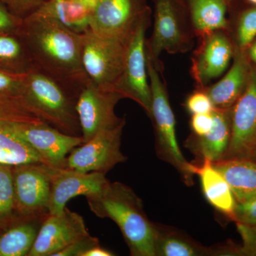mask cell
I'll list each match as a JSON object with an SVG mask.
<instances>
[{
    "label": "cell",
    "instance_id": "cell-32",
    "mask_svg": "<svg viewBox=\"0 0 256 256\" xmlns=\"http://www.w3.org/2000/svg\"><path fill=\"white\" fill-rule=\"evenodd\" d=\"M232 220L236 224L256 226V196L242 203H237Z\"/></svg>",
    "mask_w": 256,
    "mask_h": 256
},
{
    "label": "cell",
    "instance_id": "cell-17",
    "mask_svg": "<svg viewBox=\"0 0 256 256\" xmlns=\"http://www.w3.org/2000/svg\"><path fill=\"white\" fill-rule=\"evenodd\" d=\"M233 64L220 82L203 88L216 109H230L246 90L252 64L246 50L234 48Z\"/></svg>",
    "mask_w": 256,
    "mask_h": 256
},
{
    "label": "cell",
    "instance_id": "cell-28",
    "mask_svg": "<svg viewBox=\"0 0 256 256\" xmlns=\"http://www.w3.org/2000/svg\"><path fill=\"white\" fill-rule=\"evenodd\" d=\"M12 166L0 164V218L9 214L15 208Z\"/></svg>",
    "mask_w": 256,
    "mask_h": 256
},
{
    "label": "cell",
    "instance_id": "cell-36",
    "mask_svg": "<svg viewBox=\"0 0 256 256\" xmlns=\"http://www.w3.org/2000/svg\"><path fill=\"white\" fill-rule=\"evenodd\" d=\"M214 118L210 114H192L190 126L192 134L202 136L210 132L213 127Z\"/></svg>",
    "mask_w": 256,
    "mask_h": 256
},
{
    "label": "cell",
    "instance_id": "cell-12",
    "mask_svg": "<svg viewBox=\"0 0 256 256\" xmlns=\"http://www.w3.org/2000/svg\"><path fill=\"white\" fill-rule=\"evenodd\" d=\"M14 166L15 208L24 216L48 214L50 165L35 162Z\"/></svg>",
    "mask_w": 256,
    "mask_h": 256
},
{
    "label": "cell",
    "instance_id": "cell-4",
    "mask_svg": "<svg viewBox=\"0 0 256 256\" xmlns=\"http://www.w3.org/2000/svg\"><path fill=\"white\" fill-rule=\"evenodd\" d=\"M154 8L152 33L146 40V56L163 76V52L170 54H185L194 46L192 30L184 0H152Z\"/></svg>",
    "mask_w": 256,
    "mask_h": 256
},
{
    "label": "cell",
    "instance_id": "cell-19",
    "mask_svg": "<svg viewBox=\"0 0 256 256\" xmlns=\"http://www.w3.org/2000/svg\"><path fill=\"white\" fill-rule=\"evenodd\" d=\"M97 0H44L36 12L50 16L76 33L89 30Z\"/></svg>",
    "mask_w": 256,
    "mask_h": 256
},
{
    "label": "cell",
    "instance_id": "cell-8",
    "mask_svg": "<svg viewBox=\"0 0 256 256\" xmlns=\"http://www.w3.org/2000/svg\"><path fill=\"white\" fill-rule=\"evenodd\" d=\"M126 120L117 127L102 130L87 142L74 148L67 156L66 168L82 172L106 174L127 156L121 151L122 130Z\"/></svg>",
    "mask_w": 256,
    "mask_h": 256
},
{
    "label": "cell",
    "instance_id": "cell-11",
    "mask_svg": "<svg viewBox=\"0 0 256 256\" xmlns=\"http://www.w3.org/2000/svg\"><path fill=\"white\" fill-rule=\"evenodd\" d=\"M15 132L24 140L44 161L54 168H66L67 156L84 143L82 136L60 132L43 122H12Z\"/></svg>",
    "mask_w": 256,
    "mask_h": 256
},
{
    "label": "cell",
    "instance_id": "cell-30",
    "mask_svg": "<svg viewBox=\"0 0 256 256\" xmlns=\"http://www.w3.org/2000/svg\"><path fill=\"white\" fill-rule=\"evenodd\" d=\"M184 106L192 114H210L214 109L210 98L204 89H195L186 98Z\"/></svg>",
    "mask_w": 256,
    "mask_h": 256
},
{
    "label": "cell",
    "instance_id": "cell-21",
    "mask_svg": "<svg viewBox=\"0 0 256 256\" xmlns=\"http://www.w3.org/2000/svg\"><path fill=\"white\" fill-rule=\"evenodd\" d=\"M195 165V175L200 178L206 201L229 220H233L237 202L225 178L210 161Z\"/></svg>",
    "mask_w": 256,
    "mask_h": 256
},
{
    "label": "cell",
    "instance_id": "cell-5",
    "mask_svg": "<svg viewBox=\"0 0 256 256\" xmlns=\"http://www.w3.org/2000/svg\"><path fill=\"white\" fill-rule=\"evenodd\" d=\"M146 60L152 92V112L150 118L154 126L156 154L160 159L169 163L176 169L184 182L188 186H192L196 165L185 159L178 146L176 120L170 106L166 86L162 80L163 76L146 56Z\"/></svg>",
    "mask_w": 256,
    "mask_h": 256
},
{
    "label": "cell",
    "instance_id": "cell-22",
    "mask_svg": "<svg viewBox=\"0 0 256 256\" xmlns=\"http://www.w3.org/2000/svg\"><path fill=\"white\" fill-rule=\"evenodd\" d=\"M156 256H218L217 248L202 246L182 230L154 223Z\"/></svg>",
    "mask_w": 256,
    "mask_h": 256
},
{
    "label": "cell",
    "instance_id": "cell-26",
    "mask_svg": "<svg viewBox=\"0 0 256 256\" xmlns=\"http://www.w3.org/2000/svg\"><path fill=\"white\" fill-rule=\"evenodd\" d=\"M47 214L33 216L4 232L0 236V256H28Z\"/></svg>",
    "mask_w": 256,
    "mask_h": 256
},
{
    "label": "cell",
    "instance_id": "cell-23",
    "mask_svg": "<svg viewBox=\"0 0 256 256\" xmlns=\"http://www.w3.org/2000/svg\"><path fill=\"white\" fill-rule=\"evenodd\" d=\"M227 21L234 48L247 50L256 38V5L246 0H229Z\"/></svg>",
    "mask_w": 256,
    "mask_h": 256
},
{
    "label": "cell",
    "instance_id": "cell-14",
    "mask_svg": "<svg viewBox=\"0 0 256 256\" xmlns=\"http://www.w3.org/2000/svg\"><path fill=\"white\" fill-rule=\"evenodd\" d=\"M50 214L62 213L67 202L74 197L100 193L110 182L104 173L82 172L68 168L50 166Z\"/></svg>",
    "mask_w": 256,
    "mask_h": 256
},
{
    "label": "cell",
    "instance_id": "cell-3",
    "mask_svg": "<svg viewBox=\"0 0 256 256\" xmlns=\"http://www.w3.org/2000/svg\"><path fill=\"white\" fill-rule=\"evenodd\" d=\"M23 80L22 98L28 111L60 132L82 136L76 99L40 70L34 69L24 74Z\"/></svg>",
    "mask_w": 256,
    "mask_h": 256
},
{
    "label": "cell",
    "instance_id": "cell-16",
    "mask_svg": "<svg viewBox=\"0 0 256 256\" xmlns=\"http://www.w3.org/2000/svg\"><path fill=\"white\" fill-rule=\"evenodd\" d=\"M88 234L82 216L66 207L58 214L46 215L28 256H55Z\"/></svg>",
    "mask_w": 256,
    "mask_h": 256
},
{
    "label": "cell",
    "instance_id": "cell-29",
    "mask_svg": "<svg viewBox=\"0 0 256 256\" xmlns=\"http://www.w3.org/2000/svg\"><path fill=\"white\" fill-rule=\"evenodd\" d=\"M236 228L242 244L239 246H228L227 256H256V226L236 224Z\"/></svg>",
    "mask_w": 256,
    "mask_h": 256
},
{
    "label": "cell",
    "instance_id": "cell-13",
    "mask_svg": "<svg viewBox=\"0 0 256 256\" xmlns=\"http://www.w3.org/2000/svg\"><path fill=\"white\" fill-rule=\"evenodd\" d=\"M150 9L146 0H97L89 30L101 36L126 38Z\"/></svg>",
    "mask_w": 256,
    "mask_h": 256
},
{
    "label": "cell",
    "instance_id": "cell-18",
    "mask_svg": "<svg viewBox=\"0 0 256 256\" xmlns=\"http://www.w3.org/2000/svg\"><path fill=\"white\" fill-rule=\"evenodd\" d=\"M214 124L204 136L192 134L185 146L196 156V163L204 161L216 162L223 160L228 150L232 137V108L214 109Z\"/></svg>",
    "mask_w": 256,
    "mask_h": 256
},
{
    "label": "cell",
    "instance_id": "cell-33",
    "mask_svg": "<svg viewBox=\"0 0 256 256\" xmlns=\"http://www.w3.org/2000/svg\"><path fill=\"white\" fill-rule=\"evenodd\" d=\"M100 244L98 238L90 234L77 239L76 240L57 252L55 256H84L90 249Z\"/></svg>",
    "mask_w": 256,
    "mask_h": 256
},
{
    "label": "cell",
    "instance_id": "cell-6",
    "mask_svg": "<svg viewBox=\"0 0 256 256\" xmlns=\"http://www.w3.org/2000/svg\"><path fill=\"white\" fill-rule=\"evenodd\" d=\"M128 37L101 36L90 30L82 34V67L90 82L101 90L116 92L124 70Z\"/></svg>",
    "mask_w": 256,
    "mask_h": 256
},
{
    "label": "cell",
    "instance_id": "cell-7",
    "mask_svg": "<svg viewBox=\"0 0 256 256\" xmlns=\"http://www.w3.org/2000/svg\"><path fill=\"white\" fill-rule=\"evenodd\" d=\"M152 10L143 15L126 41L124 66L116 92L137 102L150 118L152 92L148 82L146 34L151 24Z\"/></svg>",
    "mask_w": 256,
    "mask_h": 256
},
{
    "label": "cell",
    "instance_id": "cell-1",
    "mask_svg": "<svg viewBox=\"0 0 256 256\" xmlns=\"http://www.w3.org/2000/svg\"><path fill=\"white\" fill-rule=\"evenodd\" d=\"M18 34L34 70L54 79L77 100L90 82L82 67V34L38 12L24 18Z\"/></svg>",
    "mask_w": 256,
    "mask_h": 256
},
{
    "label": "cell",
    "instance_id": "cell-9",
    "mask_svg": "<svg viewBox=\"0 0 256 256\" xmlns=\"http://www.w3.org/2000/svg\"><path fill=\"white\" fill-rule=\"evenodd\" d=\"M198 44L191 57L190 74L196 88L203 89L228 68L234 46L228 32L217 28L197 37Z\"/></svg>",
    "mask_w": 256,
    "mask_h": 256
},
{
    "label": "cell",
    "instance_id": "cell-25",
    "mask_svg": "<svg viewBox=\"0 0 256 256\" xmlns=\"http://www.w3.org/2000/svg\"><path fill=\"white\" fill-rule=\"evenodd\" d=\"M13 122L0 117V164L10 166L35 162L45 164L40 154L15 132Z\"/></svg>",
    "mask_w": 256,
    "mask_h": 256
},
{
    "label": "cell",
    "instance_id": "cell-39",
    "mask_svg": "<svg viewBox=\"0 0 256 256\" xmlns=\"http://www.w3.org/2000/svg\"><path fill=\"white\" fill-rule=\"evenodd\" d=\"M229 1V0H228ZM246 1H247L248 2L252 3V4L256 5V0H246Z\"/></svg>",
    "mask_w": 256,
    "mask_h": 256
},
{
    "label": "cell",
    "instance_id": "cell-20",
    "mask_svg": "<svg viewBox=\"0 0 256 256\" xmlns=\"http://www.w3.org/2000/svg\"><path fill=\"white\" fill-rule=\"evenodd\" d=\"M212 164L228 183L237 203L256 196V160L232 158Z\"/></svg>",
    "mask_w": 256,
    "mask_h": 256
},
{
    "label": "cell",
    "instance_id": "cell-31",
    "mask_svg": "<svg viewBox=\"0 0 256 256\" xmlns=\"http://www.w3.org/2000/svg\"><path fill=\"white\" fill-rule=\"evenodd\" d=\"M24 75H16L0 69V95L22 97Z\"/></svg>",
    "mask_w": 256,
    "mask_h": 256
},
{
    "label": "cell",
    "instance_id": "cell-35",
    "mask_svg": "<svg viewBox=\"0 0 256 256\" xmlns=\"http://www.w3.org/2000/svg\"><path fill=\"white\" fill-rule=\"evenodd\" d=\"M1 2L0 0V33H18L22 24L23 18L10 13Z\"/></svg>",
    "mask_w": 256,
    "mask_h": 256
},
{
    "label": "cell",
    "instance_id": "cell-37",
    "mask_svg": "<svg viewBox=\"0 0 256 256\" xmlns=\"http://www.w3.org/2000/svg\"><path fill=\"white\" fill-rule=\"evenodd\" d=\"M114 252H110L108 249L101 246L100 244L92 247V249L86 252L84 256H114Z\"/></svg>",
    "mask_w": 256,
    "mask_h": 256
},
{
    "label": "cell",
    "instance_id": "cell-10",
    "mask_svg": "<svg viewBox=\"0 0 256 256\" xmlns=\"http://www.w3.org/2000/svg\"><path fill=\"white\" fill-rule=\"evenodd\" d=\"M124 96L114 90H101L89 82L77 98L76 108L84 143L102 130L118 126L126 120L120 118L114 108Z\"/></svg>",
    "mask_w": 256,
    "mask_h": 256
},
{
    "label": "cell",
    "instance_id": "cell-27",
    "mask_svg": "<svg viewBox=\"0 0 256 256\" xmlns=\"http://www.w3.org/2000/svg\"><path fill=\"white\" fill-rule=\"evenodd\" d=\"M0 33V69L24 75L34 70V65L24 44L18 33Z\"/></svg>",
    "mask_w": 256,
    "mask_h": 256
},
{
    "label": "cell",
    "instance_id": "cell-34",
    "mask_svg": "<svg viewBox=\"0 0 256 256\" xmlns=\"http://www.w3.org/2000/svg\"><path fill=\"white\" fill-rule=\"evenodd\" d=\"M2 2L8 4L16 16L20 18L23 16L24 20L36 12L44 0H2Z\"/></svg>",
    "mask_w": 256,
    "mask_h": 256
},
{
    "label": "cell",
    "instance_id": "cell-2",
    "mask_svg": "<svg viewBox=\"0 0 256 256\" xmlns=\"http://www.w3.org/2000/svg\"><path fill=\"white\" fill-rule=\"evenodd\" d=\"M99 218L117 224L132 256H156V226L148 218L142 200L132 188L120 182L109 183L100 193L86 197Z\"/></svg>",
    "mask_w": 256,
    "mask_h": 256
},
{
    "label": "cell",
    "instance_id": "cell-38",
    "mask_svg": "<svg viewBox=\"0 0 256 256\" xmlns=\"http://www.w3.org/2000/svg\"><path fill=\"white\" fill-rule=\"evenodd\" d=\"M247 55L252 64L256 66V38L246 50Z\"/></svg>",
    "mask_w": 256,
    "mask_h": 256
},
{
    "label": "cell",
    "instance_id": "cell-40",
    "mask_svg": "<svg viewBox=\"0 0 256 256\" xmlns=\"http://www.w3.org/2000/svg\"><path fill=\"white\" fill-rule=\"evenodd\" d=\"M252 159L256 160V148L255 151H254V156H252Z\"/></svg>",
    "mask_w": 256,
    "mask_h": 256
},
{
    "label": "cell",
    "instance_id": "cell-24",
    "mask_svg": "<svg viewBox=\"0 0 256 256\" xmlns=\"http://www.w3.org/2000/svg\"><path fill=\"white\" fill-rule=\"evenodd\" d=\"M195 37L217 28L226 30L228 0H184Z\"/></svg>",
    "mask_w": 256,
    "mask_h": 256
},
{
    "label": "cell",
    "instance_id": "cell-15",
    "mask_svg": "<svg viewBox=\"0 0 256 256\" xmlns=\"http://www.w3.org/2000/svg\"><path fill=\"white\" fill-rule=\"evenodd\" d=\"M256 148V66L246 90L232 108V137L223 160L252 158Z\"/></svg>",
    "mask_w": 256,
    "mask_h": 256
}]
</instances>
